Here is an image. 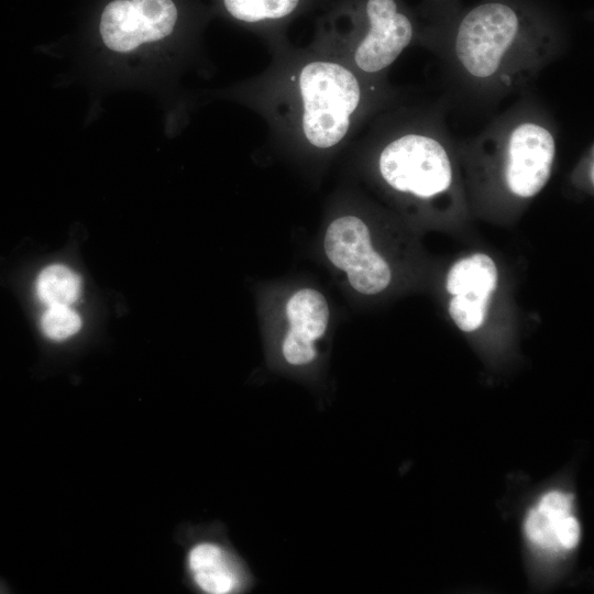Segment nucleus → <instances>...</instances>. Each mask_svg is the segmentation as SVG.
I'll list each match as a JSON object with an SVG mask.
<instances>
[{"label":"nucleus","mask_w":594,"mask_h":594,"mask_svg":"<svg viewBox=\"0 0 594 594\" xmlns=\"http://www.w3.org/2000/svg\"><path fill=\"white\" fill-rule=\"evenodd\" d=\"M187 565L197 587L208 594H235L250 583L244 564L226 546L205 541L188 552Z\"/></svg>","instance_id":"9b49d317"},{"label":"nucleus","mask_w":594,"mask_h":594,"mask_svg":"<svg viewBox=\"0 0 594 594\" xmlns=\"http://www.w3.org/2000/svg\"><path fill=\"white\" fill-rule=\"evenodd\" d=\"M558 130L552 117L532 99H521L479 134L457 145L476 169L498 178L517 199L537 196L548 184L557 156Z\"/></svg>","instance_id":"f03ea898"},{"label":"nucleus","mask_w":594,"mask_h":594,"mask_svg":"<svg viewBox=\"0 0 594 594\" xmlns=\"http://www.w3.org/2000/svg\"><path fill=\"white\" fill-rule=\"evenodd\" d=\"M324 251L330 262L348 274L351 286L364 295L384 290L392 278L387 262L373 249L367 226L344 216L328 227Z\"/></svg>","instance_id":"423d86ee"},{"label":"nucleus","mask_w":594,"mask_h":594,"mask_svg":"<svg viewBox=\"0 0 594 594\" xmlns=\"http://www.w3.org/2000/svg\"><path fill=\"white\" fill-rule=\"evenodd\" d=\"M80 327L79 317L67 306H52L42 318V328L54 340L65 339Z\"/></svg>","instance_id":"4468645a"},{"label":"nucleus","mask_w":594,"mask_h":594,"mask_svg":"<svg viewBox=\"0 0 594 594\" xmlns=\"http://www.w3.org/2000/svg\"><path fill=\"white\" fill-rule=\"evenodd\" d=\"M572 495L560 491L544 494L527 514L529 542L547 552L568 551L580 541V524L572 515Z\"/></svg>","instance_id":"1a4fd4ad"},{"label":"nucleus","mask_w":594,"mask_h":594,"mask_svg":"<svg viewBox=\"0 0 594 594\" xmlns=\"http://www.w3.org/2000/svg\"><path fill=\"white\" fill-rule=\"evenodd\" d=\"M461 8L460 0H424L420 16L425 25H435L450 19Z\"/></svg>","instance_id":"2eb2a0df"},{"label":"nucleus","mask_w":594,"mask_h":594,"mask_svg":"<svg viewBox=\"0 0 594 594\" xmlns=\"http://www.w3.org/2000/svg\"><path fill=\"white\" fill-rule=\"evenodd\" d=\"M299 0H224L228 12L245 22L279 19L292 13Z\"/></svg>","instance_id":"ddd939ff"},{"label":"nucleus","mask_w":594,"mask_h":594,"mask_svg":"<svg viewBox=\"0 0 594 594\" xmlns=\"http://www.w3.org/2000/svg\"><path fill=\"white\" fill-rule=\"evenodd\" d=\"M286 311L290 327L282 344L284 359L290 365H306L316 359L315 341L327 329V301L319 292L306 288L290 297Z\"/></svg>","instance_id":"9d476101"},{"label":"nucleus","mask_w":594,"mask_h":594,"mask_svg":"<svg viewBox=\"0 0 594 594\" xmlns=\"http://www.w3.org/2000/svg\"><path fill=\"white\" fill-rule=\"evenodd\" d=\"M364 16L365 32L353 59L365 74H377L391 66L416 38L421 44L425 23L398 0H366Z\"/></svg>","instance_id":"39448f33"},{"label":"nucleus","mask_w":594,"mask_h":594,"mask_svg":"<svg viewBox=\"0 0 594 594\" xmlns=\"http://www.w3.org/2000/svg\"><path fill=\"white\" fill-rule=\"evenodd\" d=\"M177 20L172 0H114L101 14L100 33L112 51L127 53L169 35Z\"/></svg>","instance_id":"0eeeda50"},{"label":"nucleus","mask_w":594,"mask_h":594,"mask_svg":"<svg viewBox=\"0 0 594 594\" xmlns=\"http://www.w3.org/2000/svg\"><path fill=\"white\" fill-rule=\"evenodd\" d=\"M299 87L307 140L321 148L338 144L346 135L351 117L362 100L356 76L340 64L314 62L302 68Z\"/></svg>","instance_id":"20e7f679"},{"label":"nucleus","mask_w":594,"mask_h":594,"mask_svg":"<svg viewBox=\"0 0 594 594\" xmlns=\"http://www.w3.org/2000/svg\"><path fill=\"white\" fill-rule=\"evenodd\" d=\"M497 280V267L484 253L463 257L451 266L446 288L453 297L448 309L460 330L472 332L484 323Z\"/></svg>","instance_id":"6e6552de"},{"label":"nucleus","mask_w":594,"mask_h":594,"mask_svg":"<svg viewBox=\"0 0 594 594\" xmlns=\"http://www.w3.org/2000/svg\"><path fill=\"white\" fill-rule=\"evenodd\" d=\"M78 292L79 278L64 265L46 267L38 276V296L50 307L73 304Z\"/></svg>","instance_id":"f8f14e48"},{"label":"nucleus","mask_w":594,"mask_h":594,"mask_svg":"<svg viewBox=\"0 0 594 594\" xmlns=\"http://www.w3.org/2000/svg\"><path fill=\"white\" fill-rule=\"evenodd\" d=\"M566 44L561 20L537 0H482L425 25L421 45L437 52L470 96L496 101L525 89Z\"/></svg>","instance_id":"f257e3e1"},{"label":"nucleus","mask_w":594,"mask_h":594,"mask_svg":"<svg viewBox=\"0 0 594 594\" xmlns=\"http://www.w3.org/2000/svg\"><path fill=\"white\" fill-rule=\"evenodd\" d=\"M452 139L438 109H420L381 151L382 178L420 201L450 196L455 180Z\"/></svg>","instance_id":"7ed1b4c3"}]
</instances>
